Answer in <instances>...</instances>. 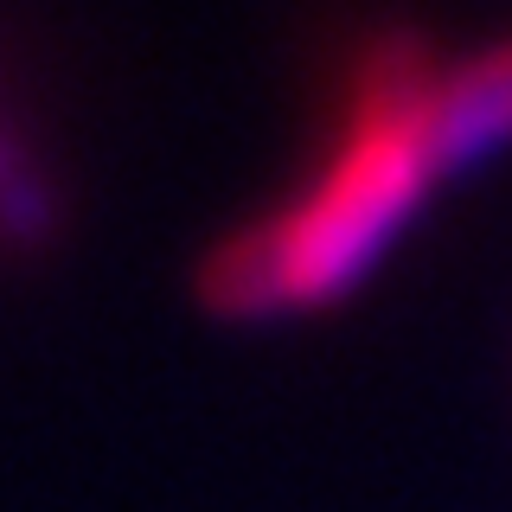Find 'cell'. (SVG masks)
I'll list each match as a JSON object with an SVG mask.
<instances>
[{
  "instance_id": "1",
  "label": "cell",
  "mask_w": 512,
  "mask_h": 512,
  "mask_svg": "<svg viewBox=\"0 0 512 512\" xmlns=\"http://www.w3.org/2000/svg\"><path fill=\"white\" fill-rule=\"evenodd\" d=\"M442 167V77L416 45H391L365 64L346 141L308 186V199H295L282 218L244 231L205 263L212 308L256 314L346 288Z\"/></svg>"
},
{
  "instance_id": "2",
  "label": "cell",
  "mask_w": 512,
  "mask_h": 512,
  "mask_svg": "<svg viewBox=\"0 0 512 512\" xmlns=\"http://www.w3.org/2000/svg\"><path fill=\"white\" fill-rule=\"evenodd\" d=\"M512 135V45L468 58L455 77H442V154H480Z\"/></svg>"
}]
</instances>
